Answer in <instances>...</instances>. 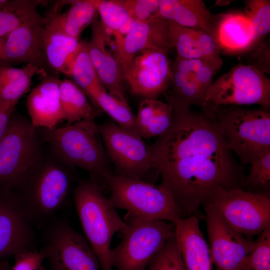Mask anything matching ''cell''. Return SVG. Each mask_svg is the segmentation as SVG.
<instances>
[{
	"label": "cell",
	"mask_w": 270,
	"mask_h": 270,
	"mask_svg": "<svg viewBox=\"0 0 270 270\" xmlns=\"http://www.w3.org/2000/svg\"><path fill=\"white\" fill-rule=\"evenodd\" d=\"M150 146L160 185L182 218L196 213L214 190L242 186L243 166L234 158L214 119L202 112H174L168 129Z\"/></svg>",
	"instance_id": "obj_1"
},
{
	"label": "cell",
	"mask_w": 270,
	"mask_h": 270,
	"mask_svg": "<svg viewBox=\"0 0 270 270\" xmlns=\"http://www.w3.org/2000/svg\"><path fill=\"white\" fill-rule=\"evenodd\" d=\"M51 153L42 154L10 190L32 224H46L54 218L72 188V167Z\"/></svg>",
	"instance_id": "obj_2"
},
{
	"label": "cell",
	"mask_w": 270,
	"mask_h": 270,
	"mask_svg": "<svg viewBox=\"0 0 270 270\" xmlns=\"http://www.w3.org/2000/svg\"><path fill=\"white\" fill-rule=\"evenodd\" d=\"M73 200L84 237L96 254L101 270H113L110 253L114 234H122L127 224L92 178L80 182Z\"/></svg>",
	"instance_id": "obj_3"
},
{
	"label": "cell",
	"mask_w": 270,
	"mask_h": 270,
	"mask_svg": "<svg viewBox=\"0 0 270 270\" xmlns=\"http://www.w3.org/2000/svg\"><path fill=\"white\" fill-rule=\"evenodd\" d=\"M42 140L52 152L69 166L88 172L90 178L102 180L110 172L108 157L94 120H82L61 128H43Z\"/></svg>",
	"instance_id": "obj_4"
},
{
	"label": "cell",
	"mask_w": 270,
	"mask_h": 270,
	"mask_svg": "<svg viewBox=\"0 0 270 270\" xmlns=\"http://www.w3.org/2000/svg\"><path fill=\"white\" fill-rule=\"evenodd\" d=\"M208 114L214 119L229 148L238 156L242 166L250 164L270 150L269 109L220 106L210 108Z\"/></svg>",
	"instance_id": "obj_5"
},
{
	"label": "cell",
	"mask_w": 270,
	"mask_h": 270,
	"mask_svg": "<svg viewBox=\"0 0 270 270\" xmlns=\"http://www.w3.org/2000/svg\"><path fill=\"white\" fill-rule=\"evenodd\" d=\"M102 180L110 192L108 199L115 208L141 218L173 222L182 218L170 194L160 185L142 180L106 173Z\"/></svg>",
	"instance_id": "obj_6"
},
{
	"label": "cell",
	"mask_w": 270,
	"mask_h": 270,
	"mask_svg": "<svg viewBox=\"0 0 270 270\" xmlns=\"http://www.w3.org/2000/svg\"><path fill=\"white\" fill-rule=\"evenodd\" d=\"M120 242L111 248L112 266L117 270H145L174 234L172 222L138 218L128 214Z\"/></svg>",
	"instance_id": "obj_7"
},
{
	"label": "cell",
	"mask_w": 270,
	"mask_h": 270,
	"mask_svg": "<svg viewBox=\"0 0 270 270\" xmlns=\"http://www.w3.org/2000/svg\"><path fill=\"white\" fill-rule=\"evenodd\" d=\"M202 206L214 210L230 226L250 240L270 226V192L242 188H217Z\"/></svg>",
	"instance_id": "obj_8"
},
{
	"label": "cell",
	"mask_w": 270,
	"mask_h": 270,
	"mask_svg": "<svg viewBox=\"0 0 270 270\" xmlns=\"http://www.w3.org/2000/svg\"><path fill=\"white\" fill-rule=\"evenodd\" d=\"M40 138L30 120L14 110L0 139V188L10 190L38 161Z\"/></svg>",
	"instance_id": "obj_9"
},
{
	"label": "cell",
	"mask_w": 270,
	"mask_h": 270,
	"mask_svg": "<svg viewBox=\"0 0 270 270\" xmlns=\"http://www.w3.org/2000/svg\"><path fill=\"white\" fill-rule=\"evenodd\" d=\"M204 102V114L210 108L220 106L258 104L270 109V78L256 67L239 63L213 80Z\"/></svg>",
	"instance_id": "obj_10"
},
{
	"label": "cell",
	"mask_w": 270,
	"mask_h": 270,
	"mask_svg": "<svg viewBox=\"0 0 270 270\" xmlns=\"http://www.w3.org/2000/svg\"><path fill=\"white\" fill-rule=\"evenodd\" d=\"M40 249L48 270H101L98 258L84 236L68 221L54 217L46 224Z\"/></svg>",
	"instance_id": "obj_11"
},
{
	"label": "cell",
	"mask_w": 270,
	"mask_h": 270,
	"mask_svg": "<svg viewBox=\"0 0 270 270\" xmlns=\"http://www.w3.org/2000/svg\"><path fill=\"white\" fill-rule=\"evenodd\" d=\"M98 128L108 156L118 170L117 175L144 180L154 170L150 146L142 136L117 124L105 122Z\"/></svg>",
	"instance_id": "obj_12"
},
{
	"label": "cell",
	"mask_w": 270,
	"mask_h": 270,
	"mask_svg": "<svg viewBox=\"0 0 270 270\" xmlns=\"http://www.w3.org/2000/svg\"><path fill=\"white\" fill-rule=\"evenodd\" d=\"M217 71L214 66L203 60L176 56L172 66L170 89L165 94L173 111L180 112L194 105L204 112L206 94Z\"/></svg>",
	"instance_id": "obj_13"
},
{
	"label": "cell",
	"mask_w": 270,
	"mask_h": 270,
	"mask_svg": "<svg viewBox=\"0 0 270 270\" xmlns=\"http://www.w3.org/2000/svg\"><path fill=\"white\" fill-rule=\"evenodd\" d=\"M168 52L167 50L150 48L134 55L124 76L134 94L157 99L166 94L172 79Z\"/></svg>",
	"instance_id": "obj_14"
},
{
	"label": "cell",
	"mask_w": 270,
	"mask_h": 270,
	"mask_svg": "<svg viewBox=\"0 0 270 270\" xmlns=\"http://www.w3.org/2000/svg\"><path fill=\"white\" fill-rule=\"evenodd\" d=\"M212 262L217 270H242L255 240L230 226L212 208L204 206Z\"/></svg>",
	"instance_id": "obj_15"
},
{
	"label": "cell",
	"mask_w": 270,
	"mask_h": 270,
	"mask_svg": "<svg viewBox=\"0 0 270 270\" xmlns=\"http://www.w3.org/2000/svg\"><path fill=\"white\" fill-rule=\"evenodd\" d=\"M36 238L10 190L0 188V260L36 249Z\"/></svg>",
	"instance_id": "obj_16"
},
{
	"label": "cell",
	"mask_w": 270,
	"mask_h": 270,
	"mask_svg": "<svg viewBox=\"0 0 270 270\" xmlns=\"http://www.w3.org/2000/svg\"><path fill=\"white\" fill-rule=\"evenodd\" d=\"M91 24V38L86 42V47L93 66L107 91L127 102L114 38L98 18V12Z\"/></svg>",
	"instance_id": "obj_17"
},
{
	"label": "cell",
	"mask_w": 270,
	"mask_h": 270,
	"mask_svg": "<svg viewBox=\"0 0 270 270\" xmlns=\"http://www.w3.org/2000/svg\"><path fill=\"white\" fill-rule=\"evenodd\" d=\"M34 24L20 26L4 38L2 62L12 64H30L38 67L41 76L54 74L47 60L44 48V26Z\"/></svg>",
	"instance_id": "obj_18"
},
{
	"label": "cell",
	"mask_w": 270,
	"mask_h": 270,
	"mask_svg": "<svg viewBox=\"0 0 270 270\" xmlns=\"http://www.w3.org/2000/svg\"><path fill=\"white\" fill-rule=\"evenodd\" d=\"M170 24V22L160 16L134 24L122 42L116 46L123 78L133 57L138 52L150 48L169 50Z\"/></svg>",
	"instance_id": "obj_19"
},
{
	"label": "cell",
	"mask_w": 270,
	"mask_h": 270,
	"mask_svg": "<svg viewBox=\"0 0 270 270\" xmlns=\"http://www.w3.org/2000/svg\"><path fill=\"white\" fill-rule=\"evenodd\" d=\"M42 76L26 102L30 121L36 128L52 129L63 120L60 98V80L54 74Z\"/></svg>",
	"instance_id": "obj_20"
},
{
	"label": "cell",
	"mask_w": 270,
	"mask_h": 270,
	"mask_svg": "<svg viewBox=\"0 0 270 270\" xmlns=\"http://www.w3.org/2000/svg\"><path fill=\"white\" fill-rule=\"evenodd\" d=\"M168 38L170 48H174L176 50V56L203 60L218 70L222 67L224 61L220 49L210 35L170 22Z\"/></svg>",
	"instance_id": "obj_21"
},
{
	"label": "cell",
	"mask_w": 270,
	"mask_h": 270,
	"mask_svg": "<svg viewBox=\"0 0 270 270\" xmlns=\"http://www.w3.org/2000/svg\"><path fill=\"white\" fill-rule=\"evenodd\" d=\"M159 16L179 26L204 32L216 42L220 14H212L202 0H159Z\"/></svg>",
	"instance_id": "obj_22"
},
{
	"label": "cell",
	"mask_w": 270,
	"mask_h": 270,
	"mask_svg": "<svg viewBox=\"0 0 270 270\" xmlns=\"http://www.w3.org/2000/svg\"><path fill=\"white\" fill-rule=\"evenodd\" d=\"M172 222L186 270H212L210 248L200 228L198 217L192 215Z\"/></svg>",
	"instance_id": "obj_23"
},
{
	"label": "cell",
	"mask_w": 270,
	"mask_h": 270,
	"mask_svg": "<svg viewBox=\"0 0 270 270\" xmlns=\"http://www.w3.org/2000/svg\"><path fill=\"white\" fill-rule=\"evenodd\" d=\"M48 18V22L44 26V48L48 64L54 72L70 77L80 42L64 32L60 14Z\"/></svg>",
	"instance_id": "obj_24"
},
{
	"label": "cell",
	"mask_w": 270,
	"mask_h": 270,
	"mask_svg": "<svg viewBox=\"0 0 270 270\" xmlns=\"http://www.w3.org/2000/svg\"><path fill=\"white\" fill-rule=\"evenodd\" d=\"M216 42L221 52L238 54L254 46L252 41L249 21L244 14H220L216 32Z\"/></svg>",
	"instance_id": "obj_25"
},
{
	"label": "cell",
	"mask_w": 270,
	"mask_h": 270,
	"mask_svg": "<svg viewBox=\"0 0 270 270\" xmlns=\"http://www.w3.org/2000/svg\"><path fill=\"white\" fill-rule=\"evenodd\" d=\"M86 95L72 80L64 79L60 84V98L64 120L68 124L82 120H94L98 113Z\"/></svg>",
	"instance_id": "obj_26"
},
{
	"label": "cell",
	"mask_w": 270,
	"mask_h": 270,
	"mask_svg": "<svg viewBox=\"0 0 270 270\" xmlns=\"http://www.w3.org/2000/svg\"><path fill=\"white\" fill-rule=\"evenodd\" d=\"M86 94L92 102L105 112L118 125L140 136L136 116L127 102H122L112 96L102 84H100L88 91Z\"/></svg>",
	"instance_id": "obj_27"
},
{
	"label": "cell",
	"mask_w": 270,
	"mask_h": 270,
	"mask_svg": "<svg viewBox=\"0 0 270 270\" xmlns=\"http://www.w3.org/2000/svg\"><path fill=\"white\" fill-rule=\"evenodd\" d=\"M100 20L114 38L115 44L122 42L136 23L118 0H92Z\"/></svg>",
	"instance_id": "obj_28"
},
{
	"label": "cell",
	"mask_w": 270,
	"mask_h": 270,
	"mask_svg": "<svg viewBox=\"0 0 270 270\" xmlns=\"http://www.w3.org/2000/svg\"><path fill=\"white\" fill-rule=\"evenodd\" d=\"M36 74H40L39 68L30 64L22 74L10 71L0 74V108L14 109L20 98L29 90Z\"/></svg>",
	"instance_id": "obj_29"
},
{
	"label": "cell",
	"mask_w": 270,
	"mask_h": 270,
	"mask_svg": "<svg viewBox=\"0 0 270 270\" xmlns=\"http://www.w3.org/2000/svg\"><path fill=\"white\" fill-rule=\"evenodd\" d=\"M69 4V8L60 14L63 29L69 36L79 40L96 14V8L92 0H70Z\"/></svg>",
	"instance_id": "obj_30"
},
{
	"label": "cell",
	"mask_w": 270,
	"mask_h": 270,
	"mask_svg": "<svg viewBox=\"0 0 270 270\" xmlns=\"http://www.w3.org/2000/svg\"><path fill=\"white\" fill-rule=\"evenodd\" d=\"M70 77L84 93L102 83L90 58L86 42H80L71 65Z\"/></svg>",
	"instance_id": "obj_31"
},
{
	"label": "cell",
	"mask_w": 270,
	"mask_h": 270,
	"mask_svg": "<svg viewBox=\"0 0 270 270\" xmlns=\"http://www.w3.org/2000/svg\"><path fill=\"white\" fill-rule=\"evenodd\" d=\"M245 12L250 24L252 41L255 46L270 30V1L244 0Z\"/></svg>",
	"instance_id": "obj_32"
},
{
	"label": "cell",
	"mask_w": 270,
	"mask_h": 270,
	"mask_svg": "<svg viewBox=\"0 0 270 270\" xmlns=\"http://www.w3.org/2000/svg\"><path fill=\"white\" fill-rule=\"evenodd\" d=\"M249 174L245 176L242 186L248 190L269 192L270 189V150L255 158L250 164Z\"/></svg>",
	"instance_id": "obj_33"
},
{
	"label": "cell",
	"mask_w": 270,
	"mask_h": 270,
	"mask_svg": "<svg viewBox=\"0 0 270 270\" xmlns=\"http://www.w3.org/2000/svg\"><path fill=\"white\" fill-rule=\"evenodd\" d=\"M148 270H186L174 234L154 257Z\"/></svg>",
	"instance_id": "obj_34"
},
{
	"label": "cell",
	"mask_w": 270,
	"mask_h": 270,
	"mask_svg": "<svg viewBox=\"0 0 270 270\" xmlns=\"http://www.w3.org/2000/svg\"><path fill=\"white\" fill-rule=\"evenodd\" d=\"M242 270H270V226L259 234Z\"/></svg>",
	"instance_id": "obj_35"
},
{
	"label": "cell",
	"mask_w": 270,
	"mask_h": 270,
	"mask_svg": "<svg viewBox=\"0 0 270 270\" xmlns=\"http://www.w3.org/2000/svg\"><path fill=\"white\" fill-rule=\"evenodd\" d=\"M136 22H147L160 17L159 0H118Z\"/></svg>",
	"instance_id": "obj_36"
},
{
	"label": "cell",
	"mask_w": 270,
	"mask_h": 270,
	"mask_svg": "<svg viewBox=\"0 0 270 270\" xmlns=\"http://www.w3.org/2000/svg\"><path fill=\"white\" fill-rule=\"evenodd\" d=\"M15 258L14 264L10 270H39L45 256L40 250L22 252Z\"/></svg>",
	"instance_id": "obj_37"
},
{
	"label": "cell",
	"mask_w": 270,
	"mask_h": 270,
	"mask_svg": "<svg viewBox=\"0 0 270 270\" xmlns=\"http://www.w3.org/2000/svg\"><path fill=\"white\" fill-rule=\"evenodd\" d=\"M14 110H4L0 108V139L5 132L10 116Z\"/></svg>",
	"instance_id": "obj_38"
},
{
	"label": "cell",
	"mask_w": 270,
	"mask_h": 270,
	"mask_svg": "<svg viewBox=\"0 0 270 270\" xmlns=\"http://www.w3.org/2000/svg\"><path fill=\"white\" fill-rule=\"evenodd\" d=\"M9 262L6 260H0V270H10Z\"/></svg>",
	"instance_id": "obj_39"
},
{
	"label": "cell",
	"mask_w": 270,
	"mask_h": 270,
	"mask_svg": "<svg viewBox=\"0 0 270 270\" xmlns=\"http://www.w3.org/2000/svg\"><path fill=\"white\" fill-rule=\"evenodd\" d=\"M5 38H0V62L2 61L4 48Z\"/></svg>",
	"instance_id": "obj_40"
},
{
	"label": "cell",
	"mask_w": 270,
	"mask_h": 270,
	"mask_svg": "<svg viewBox=\"0 0 270 270\" xmlns=\"http://www.w3.org/2000/svg\"><path fill=\"white\" fill-rule=\"evenodd\" d=\"M39 270H46V269H45L44 267L43 266H42L40 268Z\"/></svg>",
	"instance_id": "obj_41"
}]
</instances>
